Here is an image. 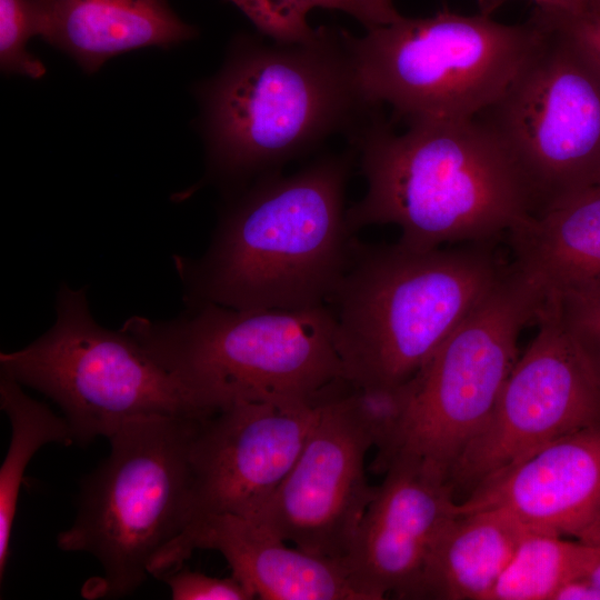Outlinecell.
Here are the masks:
<instances>
[{
	"mask_svg": "<svg viewBox=\"0 0 600 600\" xmlns=\"http://www.w3.org/2000/svg\"><path fill=\"white\" fill-rule=\"evenodd\" d=\"M196 549L214 550L232 574L263 600H369L341 561L308 553L261 523L230 513L194 520L150 562L149 576L182 566Z\"/></svg>",
	"mask_w": 600,
	"mask_h": 600,
	"instance_id": "obj_16",
	"label": "cell"
},
{
	"mask_svg": "<svg viewBox=\"0 0 600 600\" xmlns=\"http://www.w3.org/2000/svg\"><path fill=\"white\" fill-rule=\"evenodd\" d=\"M534 16L538 43L476 119L512 160L537 214L600 176V71L560 19Z\"/></svg>",
	"mask_w": 600,
	"mask_h": 600,
	"instance_id": "obj_9",
	"label": "cell"
},
{
	"mask_svg": "<svg viewBox=\"0 0 600 600\" xmlns=\"http://www.w3.org/2000/svg\"><path fill=\"white\" fill-rule=\"evenodd\" d=\"M173 600H251L253 592L233 574L217 578L179 567L163 573Z\"/></svg>",
	"mask_w": 600,
	"mask_h": 600,
	"instance_id": "obj_25",
	"label": "cell"
},
{
	"mask_svg": "<svg viewBox=\"0 0 600 600\" xmlns=\"http://www.w3.org/2000/svg\"><path fill=\"white\" fill-rule=\"evenodd\" d=\"M39 36L84 71L148 47H171L196 36L167 0H38Z\"/></svg>",
	"mask_w": 600,
	"mask_h": 600,
	"instance_id": "obj_17",
	"label": "cell"
},
{
	"mask_svg": "<svg viewBox=\"0 0 600 600\" xmlns=\"http://www.w3.org/2000/svg\"><path fill=\"white\" fill-rule=\"evenodd\" d=\"M39 36L38 0H0V63L6 73L39 79L43 63L28 50Z\"/></svg>",
	"mask_w": 600,
	"mask_h": 600,
	"instance_id": "obj_23",
	"label": "cell"
},
{
	"mask_svg": "<svg viewBox=\"0 0 600 600\" xmlns=\"http://www.w3.org/2000/svg\"><path fill=\"white\" fill-rule=\"evenodd\" d=\"M544 299L554 303L562 326L600 374V286Z\"/></svg>",
	"mask_w": 600,
	"mask_h": 600,
	"instance_id": "obj_24",
	"label": "cell"
},
{
	"mask_svg": "<svg viewBox=\"0 0 600 600\" xmlns=\"http://www.w3.org/2000/svg\"><path fill=\"white\" fill-rule=\"evenodd\" d=\"M351 163L350 152L327 156L238 191L207 252L196 260L174 257L186 302L240 310L327 304L356 244L344 210Z\"/></svg>",
	"mask_w": 600,
	"mask_h": 600,
	"instance_id": "obj_2",
	"label": "cell"
},
{
	"mask_svg": "<svg viewBox=\"0 0 600 600\" xmlns=\"http://www.w3.org/2000/svg\"><path fill=\"white\" fill-rule=\"evenodd\" d=\"M367 30L348 32L364 98L411 124L474 119L514 79L542 26L536 16L506 24L488 13L440 11Z\"/></svg>",
	"mask_w": 600,
	"mask_h": 600,
	"instance_id": "obj_6",
	"label": "cell"
},
{
	"mask_svg": "<svg viewBox=\"0 0 600 600\" xmlns=\"http://www.w3.org/2000/svg\"><path fill=\"white\" fill-rule=\"evenodd\" d=\"M553 600H600V588L584 574L566 582Z\"/></svg>",
	"mask_w": 600,
	"mask_h": 600,
	"instance_id": "obj_31",
	"label": "cell"
},
{
	"mask_svg": "<svg viewBox=\"0 0 600 600\" xmlns=\"http://www.w3.org/2000/svg\"><path fill=\"white\" fill-rule=\"evenodd\" d=\"M593 187H596V188H598L600 190V176H599V178H598V180H597V182H596V184Z\"/></svg>",
	"mask_w": 600,
	"mask_h": 600,
	"instance_id": "obj_34",
	"label": "cell"
},
{
	"mask_svg": "<svg viewBox=\"0 0 600 600\" xmlns=\"http://www.w3.org/2000/svg\"><path fill=\"white\" fill-rule=\"evenodd\" d=\"M458 513L459 502L442 474L416 458L398 456L341 563L369 600L419 599L430 551Z\"/></svg>",
	"mask_w": 600,
	"mask_h": 600,
	"instance_id": "obj_14",
	"label": "cell"
},
{
	"mask_svg": "<svg viewBox=\"0 0 600 600\" xmlns=\"http://www.w3.org/2000/svg\"><path fill=\"white\" fill-rule=\"evenodd\" d=\"M527 532L500 510L459 507L430 551L419 599L488 600Z\"/></svg>",
	"mask_w": 600,
	"mask_h": 600,
	"instance_id": "obj_19",
	"label": "cell"
},
{
	"mask_svg": "<svg viewBox=\"0 0 600 600\" xmlns=\"http://www.w3.org/2000/svg\"><path fill=\"white\" fill-rule=\"evenodd\" d=\"M202 420L140 419L108 438L109 456L81 481L76 519L57 536L61 550L90 553L102 567L87 597L133 592L152 559L183 530L191 443Z\"/></svg>",
	"mask_w": 600,
	"mask_h": 600,
	"instance_id": "obj_7",
	"label": "cell"
},
{
	"mask_svg": "<svg viewBox=\"0 0 600 600\" xmlns=\"http://www.w3.org/2000/svg\"><path fill=\"white\" fill-rule=\"evenodd\" d=\"M348 31L320 27L301 40L242 36L197 90L208 176L232 190L276 173L379 107L359 84Z\"/></svg>",
	"mask_w": 600,
	"mask_h": 600,
	"instance_id": "obj_1",
	"label": "cell"
},
{
	"mask_svg": "<svg viewBox=\"0 0 600 600\" xmlns=\"http://www.w3.org/2000/svg\"><path fill=\"white\" fill-rule=\"evenodd\" d=\"M326 398L239 400L203 419L191 443L184 528L210 514L254 519L294 464Z\"/></svg>",
	"mask_w": 600,
	"mask_h": 600,
	"instance_id": "obj_12",
	"label": "cell"
},
{
	"mask_svg": "<svg viewBox=\"0 0 600 600\" xmlns=\"http://www.w3.org/2000/svg\"><path fill=\"white\" fill-rule=\"evenodd\" d=\"M0 406L7 413L11 437L0 469V577L9 557L11 532L24 470L34 453L44 444L74 442L64 419L46 403L32 399L14 379L0 377Z\"/></svg>",
	"mask_w": 600,
	"mask_h": 600,
	"instance_id": "obj_20",
	"label": "cell"
},
{
	"mask_svg": "<svg viewBox=\"0 0 600 600\" xmlns=\"http://www.w3.org/2000/svg\"><path fill=\"white\" fill-rule=\"evenodd\" d=\"M459 507L497 509L527 531L589 542L600 532V424L542 447Z\"/></svg>",
	"mask_w": 600,
	"mask_h": 600,
	"instance_id": "obj_15",
	"label": "cell"
},
{
	"mask_svg": "<svg viewBox=\"0 0 600 600\" xmlns=\"http://www.w3.org/2000/svg\"><path fill=\"white\" fill-rule=\"evenodd\" d=\"M543 300L540 290L509 263L416 374V393L396 457L416 458L448 480L490 417L518 360L519 333L536 322Z\"/></svg>",
	"mask_w": 600,
	"mask_h": 600,
	"instance_id": "obj_10",
	"label": "cell"
},
{
	"mask_svg": "<svg viewBox=\"0 0 600 600\" xmlns=\"http://www.w3.org/2000/svg\"><path fill=\"white\" fill-rule=\"evenodd\" d=\"M328 304L240 310L188 304L169 321L129 318L121 330L220 409L239 400L317 402L344 379Z\"/></svg>",
	"mask_w": 600,
	"mask_h": 600,
	"instance_id": "obj_5",
	"label": "cell"
},
{
	"mask_svg": "<svg viewBox=\"0 0 600 600\" xmlns=\"http://www.w3.org/2000/svg\"><path fill=\"white\" fill-rule=\"evenodd\" d=\"M416 388L414 376L397 384H349L343 394L348 411L376 449L371 466L374 473L384 474L399 450Z\"/></svg>",
	"mask_w": 600,
	"mask_h": 600,
	"instance_id": "obj_22",
	"label": "cell"
},
{
	"mask_svg": "<svg viewBox=\"0 0 600 600\" xmlns=\"http://www.w3.org/2000/svg\"><path fill=\"white\" fill-rule=\"evenodd\" d=\"M504 0H481L484 13ZM537 10L550 16L561 18H581L588 14L589 0H531Z\"/></svg>",
	"mask_w": 600,
	"mask_h": 600,
	"instance_id": "obj_28",
	"label": "cell"
},
{
	"mask_svg": "<svg viewBox=\"0 0 600 600\" xmlns=\"http://www.w3.org/2000/svg\"><path fill=\"white\" fill-rule=\"evenodd\" d=\"M538 332L448 477L457 501L564 436L600 424V374L544 299Z\"/></svg>",
	"mask_w": 600,
	"mask_h": 600,
	"instance_id": "obj_11",
	"label": "cell"
},
{
	"mask_svg": "<svg viewBox=\"0 0 600 600\" xmlns=\"http://www.w3.org/2000/svg\"><path fill=\"white\" fill-rule=\"evenodd\" d=\"M293 14L307 19L316 8L339 10L351 14L361 22V12L357 0H279Z\"/></svg>",
	"mask_w": 600,
	"mask_h": 600,
	"instance_id": "obj_29",
	"label": "cell"
},
{
	"mask_svg": "<svg viewBox=\"0 0 600 600\" xmlns=\"http://www.w3.org/2000/svg\"><path fill=\"white\" fill-rule=\"evenodd\" d=\"M587 16L600 21V0H589V11Z\"/></svg>",
	"mask_w": 600,
	"mask_h": 600,
	"instance_id": "obj_33",
	"label": "cell"
},
{
	"mask_svg": "<svg viewBox=\"0 0 600 600\" xmlns=\"http://www.w3.org/2000/svg\"><path fill=\"white\" fill-rule=\"evenodd\" d=\"M378 111L350 134L368 184L347 210L351 232L394 223L399 244L423 251L497 240L533 216L516 166L478 119L416 122L396 133Z\"/></svg>",
	"mask_w": 600,
	"mask_h": 600,
	"instance_id": "obj_3",
	"label": "cell"
},
{
	"mask_svg": "<svg viewBox=\"0 0 600 600\" xmlns=\"http://www.w3.org/2000/svg\"><path fill=\"white\" fill-rule=\"evenodd\" d=\"M587 543L592 546L593 556L586 576L600 588V532Z\"/></svg>",
	"mask_w": 600,
	"mask_h": 600,
	"instance_id": "obj_32",
	"label": "cell"
},
{
	"mask_svg": "<svg viewBox=\"0 0 600 600\" xmlns=\"http://www.w3.org/2000/svg\"><path fill=\"white\" fill-rule=\"evenodd\" d=\"M592 556L589 543L528 531L488 600H553L566 582L587 573Z\"/></svg>",
	"mask_w": 600,
	"mask_h": 600,
	"instance_id": "obj_21",
	"label": "cell"
},
{
	"mask_svg": "<svg viewBox=\"0 0 600 600\" xmlns=\"http://www.w3.org/2000/svg\"><path fill=\"white\" fill-rule=\"evenodd\" d=\"M263 34L283 41L301 40L313 32L307 19L289 11L279 0H230Z\"/></svg>",
	"mask_w": 600,
	"mask_h": 600,
	"instance_id": "obj_26",
	"label": "cell"
},
{
	"mask_svg": "<svg viewBox=\"0 0 600 600\" xmlns=\"http://www.w3.org/2000/svg\"><path fill=\"white\" fill-rule=\"evenodd\" d=\"M326 398L291 470L254 520L294 547L341 561L374 497L364 458L372 444L346 406Z\"/></svg>",
	"mask_w": 600,
	"mask_h": 600,
	"instance_id": "obj_13",
	"label": "cell"
},
{
	"mask_svg": "<svg viewBox=\"0 0 600 600\" xmlns=\"http://www.w3.org/2000/svg\"><path fill=\"white\" fill-rule=\"evenodd\" d=\"M512 262L543 294L600 286V190L574 192L508 232Z\"/></svg>",
	"mask_w": 600,
	"mask_h": 600,
	"instance_id": "obj_18",
	"label": "cell"
},
{
	"mask_svg": "<svg viewBox=\"0 0 600 600\" xmlns=\"http://www.w3.org/2000/svg\"><path fill=\"white\" fill-rule=\"evenodd\" d=\"M56 321L29 346L1 352V373L61 409L74 442L110 438L128 422L204 419L219 409L157 361L134 338L101 327L86 291L62 284Z\"/></svg>",
	"mask_w": 600,
	"mask_h": 600,
	"instance_id": "obj_8",
	"label": "cell"
},
{
	"mask_svg": "<svg viewBox=\"0 0 600 600\" xmlns=\"http://www.w3.org/2000/svg\"><path fill=\"white\" fill-rule=\"evenodd\" d=\"M496 242L421 251L356 240L327 303L346 381L367 387L413 378L504 272Z\"/></svg>",
	"mask_w": 600,
	"mask_h": 600,
	"instance_id": "obj_4",
	"label": "cell"
},
{
	"mask_svg": "<svg viewBox=\"0 0 600 600\" xmlns=\"http://www.w3.org/2000/svg\"><path fill=\"white\" fill-rule=\"evenodd\" d=\"M557 18L566 24L600 71V21L589 16L573 19Z\"/></svg>",
	"mask_w": 600,
	"mask_h": 600,
	"instance_id": "obj_27",
	"label": "cell"
},
{
	"mask_svg": "<svg viewBox=\"0 0 600 600\" xmlns=\"http://www.w3.org/2000/svg\"><path fill=\"white\" fill-rule=\"evenodd\" d=\"M361 23L371 29L374 27L390 24L402 16L396 10L392 0H357Z\"/></svg>",
	"mask_w": 600,
	"mask_h": 600,
	"instance_id": "obj_30",
	"label": "cell"
}]
</instances>
